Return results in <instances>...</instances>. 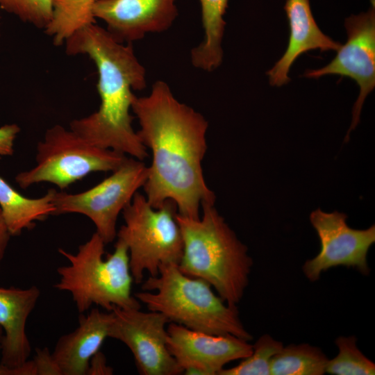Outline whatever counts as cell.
Here are the masks:
<instances>
[{
    "instance_id": "d6986e66",
    "label": "cell",
    "mask_w": 375,
    "mask_h": 375,
    "mask_svg": "<svg viewBox=\"0 0 375 375\" xmlns=\"http://www.w3.org/2000/svg\"><path fill=\"white\" fill-rule=\"evenodd\" d=\"M328 358L319 347L309 344H290L273 356L271 375H322Z\"/></svg>"
},
{
    "instance_id": "ffe728a7",
    "label": "cell",
    "mask_w": 375,
    "mask_h": 375,
    "mask_svg": "<svg viewBox=\"0 0 375 375\" xmlns=\"http://www.w3.org/2000/svg\"><path fill=\"white\" fill-rule=\"evenodd\" d=\"M97 0H53V17L45 28L54 44L61 45L78 29L95 23L92 8Z\"/></svg>"
},
{
    "instance_id": "52a82bcc",
    "label": "cell",
    "mask_w": 375,
    "mask_h": 375,
    "mask_svg": "<svg viewBox=\"0 0 375 375\" xmlns=\"http://www.w3.org/2000/svg\"><path fill=\"white\" fill-rule=\"evenodd\" d=\"M126 155L96 147L72 130L57 124L45 132L36 147L35 165L17 174L15 180L22 189L49 183L60 190L92 172H113Z\"/></svg>"
},
{
    "instance_id": "83f0119b",
    "label": "cell",
    "mask_w": 375,
    "mask_h": 375,
    "mask_svg": "<svg viewBox=\"0 0 375 375\" xmlns=\"http://www.w3.org/2000/svg\"><path fill=\"white\" fill-rule=\"evenodd\" d=\"M3 337V328L0 326V375H16V373L14 370L9 369L4 366L1 362V347H2V340Z\"/></svg>"
},
{
    "instance_id": "ac0fdd59",
    "label": "cell",
    "mask_w": 375,
    "mask_h": 375,
    "mask_svg": "<svg viewBox=\"0 0 375 375\" xmlns=\"http://www.w3.org/2000/svg\"><path fill=\"white\" fill-rule=\"evenodd\" d=\"M229 0H199L203 28L202 42L192 49L191 62L194 67L212 72L222 62V47L226 22L224 15Z\"/></svg>"
},
{
    "instance_id": "7a4b0ae2",
    "label": "cell",
    "mask_w": 375,
    "mask_h": 375,
    "mask_svg": "<svg viewBox=\"0 0 375 375\" xmlns=\"http://www.w3.org/2000/svg\"><path fill=\"white\" fill-rule=\"evenodd\" d=\"M65 42L67 54H86L94 61L101 99L96 112L74 119L69 128L96 147L143 161L147 150L133 128L130 110L135 96L132 90L146 88V71L132 44L117 42L95 23L78 29Z\"/></svg>"
},
{
    "instance_id": "44dd1931",
    "label": "cell",
    "mask_w": 375,
    "mask_h": 375,
    "mask_svg": "<svg viewBox=\"0 0 375 375\" xmlns=\"http://www.w3.org/2000/svg\"><path fill=\"white\" fill-rule=\"evenodd\" d=\"M355 336H340L335 340L338 355L328 360L326 373L332 375H374L375 365L358 348Z\"/></svg>"
},
{
    "instance_id": "5bb4252c",
    "label": "cell",
    "mask_w": 375,
    "mask_h": 375,
    "mask_svg": "<svg viewBox=\"0 0 375 375\" xmlns=\"http://www.w3.org/2000/svg\"><path fill=\"white\" fill-rule=\"evenodd\" d=\"M40 296V289L0 288V326L3 331L1 362L16 375H36L26 331L27 319Z\"/></svg>"
},
{
    "instance_id": "6da1fadb",
    "label": "cell",
    "mask_w": 375,
    "mask_h": 375,
    "mask_svg": "<svg viewBox=\"0 0 375 375\" xmlns=\"http://www.w3.org/2000/svg\"><path fill=\"white\" fill-rule=\"evenodd\" d=\"M131 109L140 126L137 135L152 153L143 185L147 201L158 208L171 200L179 215L199 218L201 205L215 201L202 169L207 120L176 99L162 81L154 83L148 96H135Z\"/></svg>"
},
{
    "instance_id": "30bf717a",
    "label": "cell",
    "mask_w": 375,
    "mask_h": 375,
    "mask_svg": "<svg viewBox=\"0 0 375 375\" xmlns=\"http://www.w3.org/2000/svg\"><path fill=\"white\" fill-rule=\"evenodd\" d=\"M347 219L344 213L325 212L320 208L310 213V221L321 247L319 253L303 265L309 281H317L322 272L338 266L353 267L364 275L369 274L367 253L375 242V226L355 229L348 226Z\"/></svg>"
},
{
    "instance_id": "8fae6325",
    "label": "cell",
    "mask_w": 375,
    "mask_h": 375,
    "mask_svg": "<svg viewBox=\"0 0 375 375\" xmlns=\"http://www.w3.org/2000/svg\"><path fill=\"white\" fill-rule=\"evenodd\" d=\"M347 42L337 50L336 56L327 65L318 69H308L304 76L317 78L324 75L337 74L353 79L360 87V94L352 110V122L345 137L360 122L363 103L375 87V6L365 12L351 15L344 21Z\"/></svg>"
},
{
    "instance_id": "8992f818",
    "label": "cell",
    "mask_w": 375,
    "mask_h": 375,
    "mask_svg": "<svg viewBox=\"0 0 375 375\" xmlns=\"http://www.w3.org/2000/svg\"><path fill=\"white\" fill-rule=\"evenodd\" d=\"M176 213L172 201L155 208L138 192L122 210L124 224L117 238L128 248L130 269L136 284L142 283L145 272L156 276L160 266L178 265L183 244Z\"/></svg>"
},
{
    "instance_id": "7402d4cb",
    "label": "cell",
    "mask_w": 375,
    "mask_h": 375,
    "mask_svg": "<svg viewBox=\"0 0 375 375\" xmlns=\"http://www.w3.org/2000/svg\"><path fill=\"white\" fill-rule=\"evenodd\" d=\"M252 346L250 356L233 367L222 369L218 375H270L271 360L283 347V343L265 334Z\"/></svg>"
},
{
    "instance_id": "cb8c5ba5",
    "label": "cell",
    "mask_w": 375,
    "mask_h": 375,
    "mask_svg": "<svg viewBox=\"0 0 375 375\" xmlns=\"http://www.w3.org/2000/svg\"><path fill=\"white\" fill-rule=\"evenodd\" d=\"M20 128L15 124L0 127V155L9 156L14 153V144Z\"/></svg>"
},
{
    "instance_id": "4316f807",
    "label": "cell",
    "mask_w": 375,
    "mask_h": 375,
    "mask_svg": "<svg viewBox=\"0 0 375 375\" xmlns=\"http://www.w3.org/2000/svg\"><path fill=\"white\" fill-rule=\"evenodd\" d=\"M11 235L3 220L0 209V265L4 258Z\"/></svg>"
},
{
    "instance_id": "9c48e42d",
    "label": "cell",
    "mask_w": 375,
    "mask_h": 375,
    "mask_svg": "<svg viewBox=\"0 0 375 375\" xmlns=\"http://www.w3.org/2000/svg\"><path fill=\"white\" fill-rule=\"evenodd\" d=\"M110 312L108 338L119 340L128 347L140 374H182L167 347L166 325L170 322L163 314L117 307Z\"/></svg>"
},
{
    "instance_id": "7c38bea8",
    "label": "cell",
    "mask_w": 375,
    "mask_h": 375,
    "mask_svg": "<svg viewBox=\"0 0 375 375\" xmlns=\"http://www.w3.org/2000/svg\"><path fill=\"white\" fill-rule=\"evenodd\" d=\"M167 347L185 374L218 375L233 360L250 356L252 344L231 334L214 335L169 323Z\"/></svg>"
},
{
    "instance_id": "5b68a950",
    "label": "cell",
    "mask_w": 375,
    "mask_h": 375,
    "mask_svg": "<svg viewBox=\"0 0 375 375\" xmlns=\"http://www.w3.org/2000/svg\"><path fill=\"white\" fill-rule=\"evenodd\" d=\"M105 245L95 232L75 254L58 249L69 265L57 268L60 280L53 287L69 292L81 314L93 305L108 312L115 307L140 309V302L132 294L134 281L126 245L117 240L114 251L103 259Z\"/></svg>"
},
{
    "instance_id": "484cf974",
    "label": "cell",
    "mask_w": 375,
    "mask_h": 375,
    "mask_svg": "<svg viewBox=\"0 0 375 375\" xmlns=\"http://www.w3.org/2000/svg\"><path fill=\"white\" fill-rule=\"evenodd\" d=\"M113 374V369L107 365L105 356L98 351L90 361L88 375H110Z\"/></svg>"
},
{
    "instance_id": "9a60e30c",
    "label": "cell",
    "mask_w": 375,
    "mask_h": 375,
    "mask_svg": "<svg viewBox=\"0 0 375 375\" xmlns=\"http://www.w3.org/2000/svg\"><path fill=\"white\" fill-rule=\"evenodd\" d=\"M111 312L92 308L81 313L77 328L58 340L52 360L59 375H88L90 361L108 338Z\"/></svg>"
},
{
    "instance_id": "603a6c76",
    "label": "cell",
    "mask_w": 375,
    "mask_h": 375,
    "mask_svg": "<svg viewBox=\"0 0 375 375\" xmlns=\"http://www.w3.org/2000/svg\"><path fill=\"white\" fill-rule=\"evenodd\" d=\"M0 8L38 28H45L53 17V0H0Z\"/></svg>"
},
{
    "instance_id": "ba28073f",
    "label": "cell",
    "mask_w": 375,
    "mask_h": 375,
    "mask_svg": "<svg viewBox=\"0 0 375 375\" xmlns=\"http://www.w3.org/2000/svg\"><path fill=\"white\" fill-rule=\"evenodd\" d=\"M112 174L91 188L78 193L56 190L53 215L81 214L94 224L106 244L117 237V221L138 190L143 187L148 167L142 160L127 158Z\"/></svg>"
},
{
    "instance_id": "e0dca14e",
    "label": "cell",
    "mask_w": 375,
    "mask_h": 375,
    "mask_svg": "<svg viewBox=\"0 0 375 375\" xmlns=\"http://www.w3.org/2000/svg\"><path fill=\"white\" fill-rule=\"evenodd\" d=\"M55 191L52 188L42 197L28 198L0 176V209L11 236L20 235L24 230L33 228L35 222L53 215Z\"/></svg>"
},
{
    "instance_id": "d4e9b609",
    "label": "cell",
    "mask_w": 375,
    "mask_h": 375,
    "mask_svg": "<svg viewBox=\"0 0 375 375\" xmlns=\"http://www.w3.org/2000/svg\"><path fill=\"white\" fill-rule=\"evenodd\" d=\"M38 374L59 375L58 371L52 360L51 353L47 349H38L33 360Z\"/></svg>"
},
{
    "instance_id": "3957f363",
    "label": "cell",
    "mask_w": 375,
    "mask_h": 375,
    "mask_svg": "<svg viewBox=\"0 0 375 375\" xmlns=\"http://www.w3.org/2000/svg\"><path fill=\"white\" fill-rule=\"evenodd\" d=\"M201 209L198 219L176 213L183 244L178 268L207 282L227 303L237 305L249 284L253 260L214 203H203Z\"/></svg>"
},
{
    "instance_id": "277c9868",
    "label": "cell",
    "mask_w": 375,
    "mask_h": 375,
    "mask_svg": "<svg viewBox=\"0 0 375 375\" xmlns=\"http://www.w3.org/2000/svg\"><path fill=\"white\" fill-rule=\"evenodd\" d=\"M142 283L143 291L135 293V297L169 322L206 333L252 340L237 306L225 302L205 281L183 274L177 264L160 266L156 276Z\"/></svg>"
},
{
    "instance_id": "4fadbf2b",
    "label": "cell",
    "mask_w": 375,
    "mask_h": 375,
    "mask_svg": "<svg viewBox=\"0 0 375 375\" xmlns=\"http://www.w3.org/2000/svg\"><path fill=\"white\" fill-rule=\"evenodd\" d=\"M176 0H97L94 18L118 42L133 43L147 33L168 30L178 16Z\"/></svg>"
},
{
    "instance_id": "2e32d148",
    "label": "cell",
    "mask_w": 375,
    "mask_h": 375,
    "mask_svg": "<svg viewBox=\"0 0 375 375\" xmlns=\"http://www.w3.org/2000/svg\"><path fill=\"white\" fill-rule=\"evenodd\" d=\"M284 9L290 29L288 45L283 56L267 72L269 83L278 87L290 81V67L302 53L315 49L337 51L342 45L320 30L313 17L309 0H287Z\"/></svg>"
}]
</instances>
